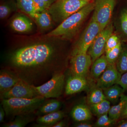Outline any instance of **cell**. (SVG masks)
<instances>
[{
	"label": "cell",
	"instance_id": "d590c367",
	"mask_svg": "<svg viewBox=\"0 0 127 127\" xmlns=\"http://www.w3.org/2000/svg\"><path fill=\"white\" fill-rule=\"evenodd\" d=\"M66 126V123L65 120H62L58 122L55 125L53 126L52 127H64Z\"/></svg>",
	"mask_w": 127,
	"mask_h": 127
},
{
	"label": "cell",
	"instance_id": "30bf717a",
	"mask_svg": "<svg viewBox=\"0 0 127 127\" xmlns=\"http://www.w3.org/2000/svg\"><path fill=\"white\" fill-rule=\"evenodd\" d=\"M93 62L88 53L72 54L70 70L72 75L86 77Z\"/></svg>",
	"mask_w": 127,
	"mask_h": 127
},
{
	"label": "cell",
	"instance_id": "ba28073f",
	"mask_svg": "<svg viewBox=\"0 0 127 127\" xmlns=\"http://www.w3.org/2000/svg\"><path fill=\"white\" fill-rule=\"evenodd\" d=\"M113 30L112 23L110 22L95 37L88 51V54L91 56L93 63L105 52L107 41L113 33Z\"/></svg>",
	"mask_w": 127,
	"mask_h": 127
},
{
	"label": "cell",
	"instance_id": "4fadbf2b",
	"mask_svg": "<svg viewBox=\"0 0 127 127\" xmlns=\"http://www.w3.org/2000/svg\"><path fill=\"white\" fill-rule=\"evenodd\" d=\"M21 79L12 71L7 68L0 71V94L9 91Z\"/></svg>",
	"mask_w": 127,
	"mask_h": 127
},
{
	"label": "cell",
	"instance_id": "836d02e7",
	"mask_svg": "<svg viewBox=\"0 0 127 127\" xmlns=\"http://www.w3.org/2000/svg\"><path fill=\"white\" fill-rule=\"evenodd\" d=\"M74 126L76 127H92L93 126L91 123L88 122V121L77 123Z\"/></svg>",
	"mask_w": 127,
	"mask_h": 127
},
{
	"label": "cell",
	"instance_id": "74e56055",
	"mask_svg": "<svg viewBox=\"0 0 127 127\" xmlns=\"http://www.w3.org/2000/svg\"><path fill=\"white\" fill-rule=\"evenodd\" d=\"M118 127H127V119H122L118 123Z\"/></svg>",
	"mask_w": 127,
	"mask_h": 127
},
{
	"label": "cell",
	"instance_id": "e575fe53",
	"mask_svg": "<svg viewBox=\"0 0 127 127\" xmlns=\"http://www.w3.org/2000/svg\"><path fill=\"white\" fill-rule=\"evenodd\" d=\"M6 115L4 109L2 105L0 104V123H2L4 122L5 116Z\"/></svg>",
	"mask_w": 127,
	"mask_h": 127
},
{
	"label": "cell",
	"instance_id": "9c48e42d",
	"mask_svg": "<svg viewBox=\"0 0 127 127\" xmlns=\"http://www.w3.org/2000/svg\"><path fill=\"white\" fill-rule=\"evenodd\" d=\"M34 86L20 79L9 91L0 94L1 100L11 98H32L39 96Z\"/></svg>",
	"mask_w": 127,
	"mask_h": 127
},
{
	"label": "cell",
	"instance_id": "8992f818",
	"mask_svg": "<svg viewBox=\"0 0 127 127\" xmlns=\"http://www.w3.org/2000/svg\"><path fill=\"white\" fill-rule=\"evenodd\" d=\"M93 18L102 30L111 22L116 0H95Z\"/></svg>",
	"mask_w": 127,
	"mask_h": 127
},
{
	"label": "cell",
	"instance_id": "d4e9b609",
	"mask_svg": "<svg viewBox=\"0 0 127 127\" xmlns=\"http://www.w3.org/2000/svg\"><path fill=\"white\" fill-rule=\"evenodd\" d=\"M106 99L103 90L96 86L89 93L88 97V102L91 105L98 103Z\"/></svg>",
	"mask_w": 127,
	"mask_h": 127
},
{
	"label": "cell",
	"instance_id": "83f0119b",
	"mask_svg": "<svg viewBox=\"0 0 127 127\" xmlns=\"http://www.w3.org/2000/svg\"><path fill=\"white\" fill-rule=\"evenodd\" d=\"M116 122L117 121L110 118L108 113H107L98 117L95 123V126L98 127H109L115 124Z\"/></svg>",
	"mask_w": 127,
	"mask_h": 127
},
{
	"label": "cell",
	"instance_id": "e0dca14e",
	"mask_svg": "<svg viewBox=\"0 0 127 127\" xmlns=\"http://www.w3.org/2000/svg\"><path fill=\"white\" fill-rule=\"evenodd\" d=\"M11 26L14 31L21 33L28 32L32 29L31 22L26 17L19 16L12 20Z\"/></svg>",
	"mask_w": 127,
	"mask_h": 127
},
{
	"label": "cell",
	"instance_id": "ac0fdd59",
	"mask_svg": "<svg viewBox=\"0 0 127 127\" xmlns=\"http://www.w3.org/2000/svg\"><path fill=\"white\" fill-rule=\"evenodd\" d=\"M35 113L18 115L12 121L4 124V127H24L35 120L36 117Z\"/></svg>",
	"mask_w": 127,
	"mask_h": 127
},
{
	"label": "cell",
	"instance_id": "8d00e7d4",
	"mask_svg": "<svg viewBox=\"0 0 127 127\" xmlns=\"http://www.w3.org/2000/svg\"><path fill=\"white\" fill-rule=\"evenodd\" d=\"M125 119H127V102L125 104L119 119L122 120Z\"/></svg>",
	"mask_w": 127,
	"mask_h": 127
},
{
	"label": "cell",
	"instance_id": "52a82bcc",
	"mask_svg": "<svg viewBox=\"0 0 127 127\" xmlns=\"http://www.w3.org/2000/svg\"><path fill=\"white\" fill-rule=\"evenodd\" d=\"M101 30L99 25L92 18L90 23L77 42L72 54L78 53H87L95 37Z\"/></svg>",
	"mask_w": 127,
	"mask_h": 127
},
{
	"label": "cell",
	"instance_id": "cb8c5ba5",
	"mask_svg": "<svg viewBox=\"0 0 127 127\" xmlns=\"http://www.w3.org/2000/svg\"><path fill=\"white\" fill-rule=\"evenodd\" d=\"M116 67L122 75L127 72V45H123L122 51L116 63Z\"/></svg>",
	"mask_w": 127,
	"mask_h": 127
},
{
	"label": "cell",
	"instance_id": "d6a6232c",
	"mask_svg": "<svg viewBox=\"0 0 127 127\" xmlns=\"http://www.w3.org/2000/svg\"><path fill=\"white\" fill-rule=\"evenodd\" d=\"M117 84L120 85L125 91H127V72L122 75Z\"/></svg>",
	"mask_w": 127,
	"mask_h": 127
},
{
	"label": "cell",
	"instance_id": "9a60e30c",
	"mask_svg": "<svg viewBox=\"0 0 127 127\" xmlns=\"http://www.w3.org/2000/svg\"><path fill=\"white\" fill-rule=\"evenodd\" d=\"M70 116L73 120L76 122H86L91 120L92 113L90 108L85 104L78 103L72 108Z\"/></svg>",
	"mask_w": 127,
	"mask_h": 127
},
{
	"label": "cell",
	"instance_id": "1f68e13d",
	"mask_svg": "<svg viewBox=\"0 0 127 127\" xmlns=\"http://www.w3.org/2000/svg\"><path fill=\"white\" fill-rule=\"evenodd\" d=\"M34 8L36 12H41L45 11L48 10V7L46 2L43 0H32Z\"/></svg>",
	"mask_w": 127,
	"mask_h": 127
},
{
	"label": "cell",
	"instance_id": "2e32d148",
	"mask_svg": "<svg viewBox=\"0 0 127 127\" xmlns=\"http://www.w3.org/2000/svg\"><path fill=\"white\" fill-rule=\"evenodd\" d=\"M62 106V103L60 100L54 98L47 100L46 99L35 112V114L36 116L38 117L55 112L60 110Z\"/></svg>",
	"mask_w": 127,
	"mask_h": 127
},
{
	"label": "cell",
	"instance_id": "7a4b0ae2",
	"mask_svg": "<svg viewBox=\"0 0 127 127\" xmlns=\"http://www.w3.org/2000/svg\"><path fill=\"white\" fill-rule=\"evenodd\" d=\"M94 1L66 18L47 35L66 40L72 39L79 31L87 17L93 11Z\"/></svg>",
	"mask_w": 127,
	"mask_h": 127
},
{
	"label": "cell",
	"instance_id": "7c38bea8",
	"mask_svg": "<svg viewBox=\"0 0 127 127\" xmlns=\"http://www.w3.org/2000/svg\"><path fill=\"white\" fill-rule=\"evenodd\" d=\"M88 86V83L85 77L72 75L66 82L65 93L71 95L84 91Z\"/></svg>",
	"mask_w": 127,
	"mask_h": 127
},
{
	"label": "cell",
	"instance_id": "f35d334b",
	"mask_svg": "<svg viewBox=\"0 0 127 127\" xmlns=\"http://www.w3.org/2000/svg\"><path fill=\"white\" fill-rule=\"evenodd\" d=\"M46 2L48 7L50 8V6L54 3L55 1H56L57 0H43Z\"/></svg>",
	"mask_w": 127,
	"mask_h": 127
},
{
	"label": "cell",
	"instance_id": "ffe728a7",
	"mask_svg": "<svg viewBox=\"0 0 127 127\" xmlns=\"http://www.w3.org/2000/svg\"><path fill=\"white\" fill-rule=\"evenodd\" d=\"M103 91L106 100L112 103L116 102L125 92L118 84H114Z\"/></svg>",
	"mask_w": 127,
	"mask_h": 127
},
{
	"label": "cell",
	"instance_id": "5bb4252c",
	"mask_svg": "<svg viewBox=\"0 0 127 127\" xmlns=\"http://www.w3.org/2000/svg\"><path fill=\"white\" fill-rule=\"evenodd\" d=\"M65 113L63 111L59 110L55 112L38 116L36 119V123L33 127H52L58 122L63 119Z\"/></svg>",
	"mask_w": 127,
	"mask_h": 127
},
{
	"label": "cell",
	"instance_id": "d6986e66",
	"mask_svg": "<svg viewBox=\"0 0 127 127\" xmlns=\"http://www.w3.org/2000/svg\"><path fill=\"white\" fill-rule=\"evenodd\" d=\"M91 68V75L94 79H97L103 73L108 65L105 55H102L93 63Z\"/></svg>",
	"mask_w": 127,
	"mask_h": 127
},
{
	"label": "cell",
	"instance_id": "4316f807",
	"mask_svg": "<svg viewBox=\"0 0 127 127\" xmlns=\"http://www.w3.org/2000/svg\"><path fill=\"white\" fill-rule=\"evenodd\" d=\"M122 48V42L116 47L105 52L106 58L109 64H116Z\"/></svg>",
	"mask_w": 127,
	"mask_h": 127
},
{
	"label": "cell",
	"instance_id": "8fae6325",
	"mask_svg": "<svg viewBox=\"0 0 127 127\" xmlns=\"http://www.w3.org/2000/svg\"><path fill=\"white\" fill-rule=\"evenodd\" d=\"M122 75L117 69L116 64H108L106 69L97 79V87L103 90L117 84Z\"/></svg>",
	"mask_w": 127,
	"mask_h": 127
},
{
	"label": "cell",
	"instance_id": "4dcf8cb0",
	"mask_svg": "<svg viewBox=\"0 0 127 127\" xmlns=\"http://www.w3.org/2000/svg\"><path fill=\"white\" fill-rule=\"evenodd\" d=\"M12 10V6L9 3H5L0 6V18L4 19L9 16Z\"/></svg>",
	"mask_w": 127,
	"mask_h": 127
},
{
	"label": "cell",
	"instance_id": "7402d4cb",
	"mask_svg": "<svg viewBox=\"0 0 127 127\" xmlns=\"http://www.w3.org/2000/svg\"><path fill=\"white\" fill-rule=\"evenodd\" d=\"M127 102V95L123 94L120 98V101L118 104L111 107L108 113L109 117L116 121L120 119L123 110Z\"/></svg>",
	"mask_w": 127,
	"mask_h": 127
},
{
	"label": "cell",
	"instance_id": "f546056e",
	"mask_svg": "<svg viewBox=\"0 0 127 127\" xmlns=\"http://www.w3.org/2000/svg\"><path fill=\"white\" fill-rule=\"evenodd\" d=\"M121 42L120 38L118 35L113 33L107 41L105 47V52L116 47Z\"/></svg>",
	"mask_w": 127,
	"mask_h": 127
},
{
	"label": "cell",
	"instance_id": "3957f363",
	"mask_svg": "<svg viewBox=\"0 0 127 127\" xmlns=\"http://www.w3.org/2000/svg\"><path fill=\"white\" fill-rule=\"evenodd\" d=\"M46 99L41 96L32 98H9L1 100V104L6 117H15L35 113Z\"/></svg>",
	"mask_w": 127,
	"mask_h": 127
},
{
	"label": "cell",
	"instance_id": "f1b7e54d",
	"mask_svg": "<svg viewBox=\"0 0 127 127\" xmlns=\"http://www.w3.org/2000/svg\"><path fill=\"white\" fill-rule=\"evenodd\" d=\"M119 23L121 32L127 38V9H123L121 12Z\"/></svg>",
	"mask_w": 127,
	"mask_h": 127
},
{
	"label": "cell",
	"instance_id": "603a6c76",
	"mask_svg": "<svg viewBox=\"0 0 127 127\" xmlns=\"http://www.w3.org/2000/svg\"><path fill=\"white\" fill-rule=\"evenodd\" d=\"M111 107V102L106 99L96 104L90 105L89 108L92 113L98 118L108 113Z\"/></svg>",
	"mask_w": 127,
	"mask_h": 127
},
{
	"label": "cell",
	"instance_id": "277c9868",
	"mask_svg": "<svg viewBox=\"0 0 127 127\" xmlns=\"http://www.w3.org/2000/svg\"><path fill=\"white\" fill-rule=\"evenodd\" d=\"M95 0H57L48 9L53 20L61 23Z\"/></svg>",
	"mask_w": 127,
	"mask_h": 127
},
{
	"label": "cell",
	"instance_id": "44dd1931",
	"mask_svg": "<svg viewBox=\"0 0 127 127\" xmlns=\"http://www.w3.org/2000/svg\"><path fill=\"white\" fill-rule=\"evenodd\" d=\"M37 25L42 30L50 28L52 24V18L48 10L36 12L34 17Z\"/></svg>",
	"mask_w": 127,
	"mask_h": 127
},
{
	"label": "cell",
	"instance_id": "484cf974",
	"mask_svg": "<svg viewBox=\"0 0 127 127\" xmlns=\"http://www.w3.org/2000/svg\"><path fill=\"white\" fill-rule=\"evenodd\" d=\"M17 6L22 11L34 17L36 13L32 0H16Z\"/></svg>",
	"mask_w": 127,
	"mask_h": 127
},
{
	"label": "cell",
	"instance_id": "5b68a950",
	"mask_svg": "<svg viewBox=\"0 0 127 127\" xmlns=\"http://www.w3.org/2000/svg\"><path fill=\"white\" fill-rule=\"evenodd\" d=\"M65 76L64 72L56 73L47 81L40 86H34L39 96L45 98H57L63 92L65 85Z\"/></svg>",
	"mask_w": 127,
	"mask_h": 127
},
{
	"label": "cell",
	"instance_id": "6da1fadb",
	"mask_svg": "<svg viewBox=\"0 0 127 127\" xmlns=\"http://www.w3.org/2000/svg\"><path fill=\"white\" fill-rule=\"evenodd\" d=\"M59 56V52L54 46L35 43L19 48L9 54V65L6 68L22 80L36 86L47 81L56 73L64 72Z\"/></svg>",
	"mask_w": 127,
	"mask_h": 127
}]
</instances>
